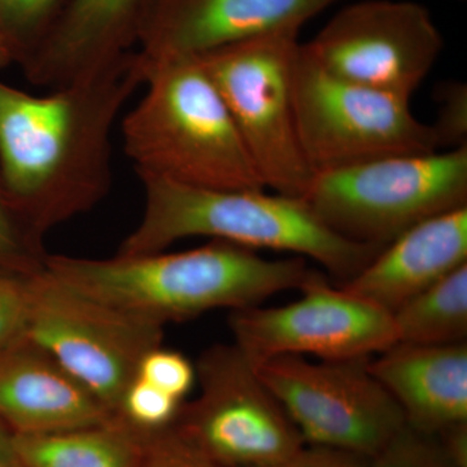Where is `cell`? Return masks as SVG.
I'll return each mask as SVG.
<instances>
[{
	"label": "cell",
	"instance_id": "cell-1",
	"mask_svg": "<svg viewBox=\"0 0 467 467\" xmlns=\"http://www.w3.org/2000/svg\"><path fill=\"white\" fill-rule=\"evenodd\" d=\"M143 84L137 50L43 95L0 82V184L34 244L107 198L117 119Z\"/></svg>",
	"mask_w": 467,
	"mask_h": 467
},
{
	"label": "cell",
	"instance_id": "cell-2",
	"mask_svg": "<svg viewBox=\"0 0 467 467\" xmlns=\"http://www.w3.org/2000/svg\"><path fill=\"white\" fill-rule=\"evenodd\" d=\"M45 269L77 291L135 317L165 326L209 310L260 306L324 275L303 257L270 260L223 241L183 252L109 259L47 254Z\"/></svg>",
	"mask_w": 467,
	"mask_h": 467
},
{
	"label": "cell",
	"instance_id": "cell-3",
	"mask_svg": "<svg viewBox=\"0 0 467 467\" xmlns=\"http://www.w3.org/2000/svg\"><path fill=\"white\" fill-rule=\"evenodd\" d=\"M144 204L140 223L116 254L137 256L167 250L192 236H209L242 247L292 252L318 263L343 284L383 248L337 235L303 198L264 190H217L140 177Z\"/></svg>",
	"mask_w": 467,
	"mask_h": 467
},
{
	"label": "cell",
	"instance_id": "cell-4",
	"mask_svg": "<svg viewBox=\"0 0 467 467\" xmlns=\"http://www.w3.org/2000/svg\"><path fill=\"white\" fill-rule=\"evenodd\" d=\"M142 61L146 92L121 121L124 150L138 177L201 189L265 190L201 61Z\"/></svg>",
	"mask_w": 467,
	"mask_h": 467
},
{
	"label": "cell",
	"instance_id": "cell-5",
	"mask_svg": "<svg viewBox=\"0 0 467 467\" xmlns=\"http://www.w3.org/2000/svg\"><path fill=\"white\" fill-rule=\"evenodd\" d=\"M303 199L337 235L384 248L422 221L467 207V146L316 173Z\"/></svg>",
	"mask_w": 467,
	"mask_h": 467
},
{
	"label": "cell",
	"instance_id": "cell-6",
	"mask_svg": "<svg viewBox=\"0 0 467 467\" xmlns=\"http://www.w3.org/2000/svg\"><path fill=\"white\" fill-rule=\"evenodd\" d=\"M299 33L270 34L196 57L216 86L264 186L304 198L313 173L297 134L294 69Z\"/></svg>",
	"mask_w": 467,
	"mask_h": 467
},
{
	"label": "cell",
	"instance_id": "cell-7",
	"mask_svg": "<svg viewBox=\"0 0 467 467\" xmlns=\"http://www.w3.org/2000/svg\"><path fill=\"white\" fill-rule=\"evenodd\" d=\"M294 104L301 149L315 174L439 150L434 129L413 115L409 98L333 75L304 43L294 69Z\"/></svg>",
	"mask_w": 467,
	"mask_h": 467
},
{
	"label": "cell",
	"instance_id": "cell-8",
	"mask_svg": "<svg viewBox=\"0 0 467 467\" xmlns=\"http://www.w3.org/2000/svg\"><path fill=\"white\" fill-rule=\"evenodd\" d=\"M199 395L171 430L223 467H273L306 445L299 430L235 344H214L195 364Z\"/></svg>",
	"mask_w": 467,
	"mask_h": 467
},
{
	"label": "cell",
	"instance_id": "cell-9",
	"mask_svg": "<svg viewBox=\"0 0 467 467\" xmlns=\"http://www.w3.org/2000/svg\"><path fill=\"white\" fill-rule=\"evenodd\" d=\"M27 339L115 413L140 359L161 346L164 326L88 296L46 269L27 276Z\"/></svg>",
	"mask_w": 467,
	"mask_h": 467
},
{
	"label": "cell",
	"instance_id": "cell-10",
	"mask_svg": "<svg viewBox=\"0 0 467 467\" xmlns=\"http://www.w3.org/2000/svg\"><path fill=\"white\" fill-rule=\"evenodd\" d=\"M368 358L309 361L285 355L256 365L306 445L373 459L407 426Z\"/></svg>",
	"mask_w": 467,
	"mask_h": 467
},
{
	"label": "cell",
	"instance_id": "cell-11",
	"mask_svg": "<svg viewBox=\"0 0 467 467\" xmlns=\"http://www.w3.org/2000/svg\"><path fill=\"white\" fill-rule=\"evenodd\" d=\"M425 5L409 0H362L340 9L304 43L333 75L411 99L442 51Z\"/></svg>",
	"mask_w": 467,
	"mask_h": 467
},
{
	"label": "cell",
	"instance_id": "cell-12",
	"mask_svg": "<svg viewBox=\"0 0 467 467\" xmlns=\"http://www.w3.org/2000/svg\"><path fill=\"white\" fill-rule=\"evenodd\" d=\"M301 292L303 296L287 306L232 310L234 344L254 367L285 355L370 358L398 343L389 313L342 287L334 288L325 275Z\"/></svg>",
	"mask_w": 467,
	"mask_h": 467
},
{
	"label": "cell",
	"instance_id": "cell-13",
	"mask_svg": "<svg viewBox=\"0 0 467 467\" xmlns=\"http://www.w3.org/2000/svg\"><path fill=\"white\" fill-rule=\"evenodd\" d=\"M340 0H150L137 51L146 60L199 57L270 34L297 32Z\"/></svg>",
	"mask_w": 467,
	"mask_h": 467
},
{
	"label": "cell",
	"instance_id": "cell-14",
	"mask_svg": "<svg viewBox=\"0 0 467 467\" xmlns=\"http://www.w3.org/2000/svg\"><path fill=\"white\" fill-rule=\"evenodd\" d=\"M150 0H73L21 63L33 85L52 90L106 69L137 50Z\"/></svg>",
	"mask_w": 467,
	"mask_h": 467
},
{
	"label": "cell",
	"instance_id": "cell-15",
	"mask_svg": "<svg viewBox=\"0 0 467 467\" xmlns=\"http://www.w3.org/2000/svg\"><path fill=\"white\" fill-rule=\"evenodd\" d=\"M110 417L94 393L27 337L0 352V420L14 434L66 431Z\"/></svg>",
	"mask_w": 467,
	"mask_h": 467
},
{
	"label": "cell",
	"instance_id": "cell-16",
	"mask_svg": "<svg viewBox=\"0 0 467 467\" xmlns=\"http://www.w3.org/2000/svg\"><path fill=\"white\" fill-rule=\"evenodd\" d=\"M467 264V207L417 223L378 252L343 290L392 315Z\"/></svg>",
	"mask_w": 467,
	"mask_h": 467
},
{
	"label": "cell",
	"instance_id": "cell-17",
	"mask_svg": "<svg viewBox=\"0 0 467 467\" xmlns=\"http://www.w3.org/2000/svg\"><path fill=\"white\" fill-rule=\"evenodd\" d=\"M378 355L368 368L398 402L409 427L438 436L467 422V342H398Z\"/></svg>",
	"mask_w": 467,
	"mask_h": 467
},
{
	"label": "cell",
	"instance_id": "cell-18",
	"mask_svg": "<svg viewBox=\"0 0 467 467\" xmlns=\"http://www.w3.org/2000/svg\"><path fill=\"white\" fill-rule=\"evenodd\" d=\"M14 444L21 467H140L146 438L112 414L98 425L14 434Z\"/></svg>",
	"mask_w": 467,
	"mask_h": 467
},
{
	"label": "cell",
	"instance_id": "cell-19",
	"mask_svg": "<svg viewBox=\"0 0 467 467\" xmlns=\"http://www.w3.org/2000/svg\"><path fill=\"white\" fill-rule=\"evenodd\" d=\"M398 342L445 346L466 342L467 264L392 313Z\"/></svg>",
	"mask_w": 467,
	"mask_h": 467
},
{
	"label": "cell",
	"instance_id": "cell-20",
	"mask_svg": "<svg viewBox=\"0 0 467 467\" xmlns=\"http://www.w3.org/2000/svg\"><path fill=\"white\" fill-rule=\"evenodd\" d=\"M73 0H0V32L24 60L51 32Z\"/></svg>",
	"mask_w": 467,
	"mask_h": 467
},
{
	"label": "cell",
	"instance_id": "cell-21",
	"mask_svg": "<svg viewBox=\"0 0 467 467\" xmlns=\"http://www.w3.org/2000/svg\"><path fill=\"white\" fill-rule=\"evenodd\" d=\"M183 402L134 377L113 414L137 434L147 438L171 429Z\"/></svg>",
	"mask_w": 467,
	"mask_h": 467
},
{
	"label": "cell",
	"instance_id": "cell-22",
	"mask_svg": "<svg viewBox=\"0 0 467 467\" xmlns=\"http://www.w3.org/2000/svg\"><path fill=\"white\" fill-rule=\"evenodd\" d=\"M370 467H457L442 451L435 436L422 434L408 425L379 453Z\"/></svg>",
	"mask_w": 467,
	"mask_h": 467
},
{
	"label": "cell",
	"instance_id": "cell-23",
	"mask_svg": "<svg viewBox=\"0 0 467 467\" xmlns=\"http://www.w3.org/2000/svg\"><path fill=\"white\" fill-rule=\"evenodd\" d=\"M135 377L158 387L162 392L184 401L196 384L195 365L177 350L156 347L144 355Z\"/></svg>",
	"mask_w": 467,
	"mask_h": 467
},
{
	"label": "cell",
	"instance_id": "cell-24",
	"mask_svg": "<svg viewBox=\"0 0 467 467\" xmlns=\"http://www.w3.org/2000/svg\"><path fill=\"white\" fill-rule=\"evenodd\" d=\"M29 275L0 267V352L26 339L29 326Z\"/></svg>",
	"mask_w": 467,
	"mask_h": 467
},
{
	"label": "cell",
	"instance_id": "cell-25",
	"mask_svg": "<svg viewBox=\"0 0 467 467\" xmlns=\"http://www.w3.org/2000/svg\"><path fill=\"white\" fill-rule=\"evenodd\" d=\"M46 248L34 244L9 211L0 184V267L20 275H34L45 267Z\"/></svg>",
	"mask_w": 467,
	"mask_h": 467
},
{
	"label": "cell",
	"instance_id": "cell-26",
	"mask_svg": "<svg viewBox=\"0 0 467 467\" xmlns=\"http://www.w3.org/2000/svg\"><path fill=\"white\" fill-rule=\"evenodd\" d=\"M441 109L432 124L439 149H460L467 146V88L461 82L442 86L438 91Z\"/></svg>",
	"mask_w": 467,
	"mask_h": 467
},
{
	"label": "cell",
	"instance_id": "cell-27",
	"mask_svg": "<svg viewBox=\"0 0 467 467\" xmlns=\"http://www.w3.org/2000/svg\"><path fill=\"white\" fill-rule=\"evenodd\" d=\"M140 467H223L202 456L173 430L147 436Z\"/></svg>",
	"mask_w": 467,
	"mask_h": 467
},
{
	"label": "cell",
	"instance_id": "cell-28",
	"mask_svg": "<svg viewBox=\"0 0 467 467\" xmlns=\"http://www.w3.org/2000/svg\"><path fill=\"white\" fill-rule=\"evenodd\" d=\"M273 467H370V460L349 451L306 444L290 459Z\"/></svg>",
	"mask_w": 467,
	"mask_h": 467
},
{
	"label": "cell",
	"instance_id": "cell-29",
	"mask_svg": "<svg viewBox=\"0 0 467 467\" xmlns=\"http://www.w3.org/2000/svg\"><path fill=\"white\" fill-rule=\"evenodd\" d=\"M435 438L454 465L467 467V422L451 427Z\"/></svg>",
	"mask_w": 467,
	"mask_h": 467
},
{
	"label": "cell",
	"instance_id": "cell-30",
	"mask_svg": "<svg viewBox=\"0 0 467 467\" xmlns=\"http://www.w3.org/2000/svg\"><path fill=\"white\" fill-rule=\"evenodd\" d=\"M0 467H21L15 451L14 432L0 420Z\"/></svg>",
	"mask_w": 467,
	"mask_h": 467
},
{
	"label": "cell",
	"instance_id": "cell-31",
	"mask_svg": "<svg viewBox=\"0 0 467 467\" xmlns=\"http://www.w3.org/2000/svg\"><path fill=\"white\" fill-rule=\"evenodd\" d=\"M17 61L16 52L11 43L5 38V34L0 32V69Z\"/></svg>",
	"mask_w": 467,
	"mask_h": 467
}]
</instances>
